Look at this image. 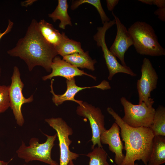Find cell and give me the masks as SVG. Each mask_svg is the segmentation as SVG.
I'll use <instances>...</instances> for the list:
<instances>
[{
	"instance_id": "cell-1",
	"label": "cell",
	"mask_w": 165,
	"mask_h": 165,
	"mask_svg": "<svg viewBox=\"0 0 165 165\" xmlns=\"http://www.w3.org/2000/svg\"><path fill=\"white\" fill-rule=\"evenodd\" d=\"M38 23L33 19L24 37L20 38L16 46L8 50L7 53L23 60L30 71L35 66H40L50 72L53 60L58 53L55 48L43 38Z\"/></svg>"
},
{
	"instance_id": "cell-2",
	"label": "cell",
	"mask_w": 165,
	"mask_h": 165,
	"mask_svg": "<svg viewBox=\"0 0 165 165\" xmlns=\"http://www.w3.org/2000/svg\"><path fill=\"white\" fill-rule=\"evenodd\" d=\"M119 126L126 151L121 165H134L136 160H141L147 165L152 149L154 135L149 127H133L128 125L111 107L107 108Z\"/></svg>"
},
{
	"instance_id": "cell-3",
	"label": "cell",
	"mask_w": 165,
	"mask_h": 165,
	"mask_svg": "<svg viewBox=\"0 0 165 165\" xmlns=\"http://www.w3.org/2000/svg\"><path fill=\"white\" fill-rule=\"evenodd\" d=\"M137 53L151 56L165 55V50L160 44L152 27L145 22L137 21L128 28Z\"/></svg>"
},
{
	"instance_id": "cell-4",
	"label": "cell",
	"mask_w": 165,
	"mask_h": 165,
	"mask_svg": "<svg viewBox=\"0 0 165 165\" xmlns=\"http://www.w3.org/2000/svg\"><path fill=\"white\" fill-rule=\"evenodd\" d=\"M44 134L47 139L43 143H39L38 139L35 138L30 139L28 146L22 141L16 151L18 157L26 163L37 160L50 165H59L52 159L51 156V150L57 137V134L51 136Z\"/></svg>"
},
{
	"instance_id": "cell-5",
	"label": "cell",
	"mask_w": 165,
	"mask_h": 165,
	"mask_svg": "<svg viewBox=\"0 0 165 165\" xmlns=\"http://www.w3.org/2000/svg\"><path fill=\"white\" fill-rule=\"evenodd\" d=\"M120 101L124 112L122 119L126 123L133 127H150L153 123L155 111L153 105L148 106L144 102L140 104L134 105L123 97Z\"/></svg>"
},
{
	"instance_id": "cell-6",
	"label": "cell",
	"mask_w": 165,
	"mask_h": 165,
	"mask_svg": "<svg viewBox=\"0 0 165 165\" xmlns=\"http://www.w3.org/2000/svg\"><path fill=\"white\" fill-rule=\"evenodd\" d=\"M115 24V19L105 23L102 27L97 28V32L94 36V39L96 42L97 46L101 47L103 52V56L109 71L108 78L109 80H112L116 74L119 73L126 74L132 76L137 75L130 67L120 64L107 47L105 40L106 32Z\"/></svg>"
},
{
	"instance_id": "cell-7",
	"label": "cell",
	"mask_w": 165,
	"mask_h": 165,
	"mask_svg": "<svg viewBox=\"0 0 165 165\" xmlns=\"http://www.w3.org/2000/svg\"><path fill=\"white\" fill-rule=\"evenodd\" d=\"M45 120L57 132L60 149L59 165H68L70 161L76 160L79 155L71 152L69 148L72 141L69 136L73 134L72 129L61 118L52 117Z\"/></svg>"
},
{
	"instance_id": "cell-8",
	"label": "cell",
	"mask_w": 165,
	"mask_h": 165,
	"mask_svg": "<svg viewBox=\"0 0 165 165\" xmlns=\"http://www.w3.org/2000/svg\"><path fill=\"white\" fill-rule=\"evenodd\" d=\"M141 76L137 83L138 95V104L143 102L148 105H153L154 101L151 93L157 88L158 77L150 61L144 58L141 68Z\"/></svg>"
},
{
	"instance_id": "cell-9",
	"label": "cell",
	"mask_w": 165,
	"mask_h": 165,
	"mask_svg": "<svg viewBox=\"0 0 165 165\" xmlns=\"http://www.w3.org/2000/svg\"><path fill=\"white\" fill-rule=\"evenodd\" d=\"M24 85L20 77L19 68L15 66L13 68L11 83L9 86V95L10 107L13 111L17 124L20 126H22L24 122L21 111L22 105L31 102L33 100V95L28 98L24 96L22 90Z\"/></svg>"
},
{
	"instance_id": "cell-10",
	"label": "cell",
	"mask_w": 165,
	"mask_h": 165,
	"mask_svg": "<svg viewBox=\"0 0 165 165\" xmlns=\"http://www.w3.org/2000/svg\"><path fill=\"white\" fill-rule=\"evenodd\" d=\"M76 112L78 115L87 118L89 121L92 133V149L97 145L98 147L103 148L100 137L106 129L105 126V116L101 109L86 102H83L82 105L77 106Z\"/></svg>"
},
{
	"instance_id": "cell-11",
	"label": "cell",
	"mask_w": 165,
	"mask_h": 165,
	"mask_svg": "<svg viewBox=\"0 0 165 165\" xmlns=\"http://www.w3.org/2000/svg\"><path fill=\"white\" fill-rule=\"evenodd\" d=\"M112 14L115 20L117 33L114 41L110 48V51L120 60L122 65L127 66L124 60L126 52L133 45V40L126 27L112 11Z\"/></svg>"
},
{
	"instance_id": "cell-12",
	"label": "cell",
	"mask_w": 165,
	"mask_h": 165,
	"mask_svg": "<svg viewBox=\"0 0 165 165\" xmlns=\"http://www.w3.org/2000/svg\"><path fill=\"white\" fill-rule=\"evenodd\" d=\"M67 89L65 92L62 94H57L54 92L53 87V81L51 80V84L50 86L51 89L50 92L53 96V102L57 106L62 104L66 101H73L78 103L79 105H82L83 101L78 100L75 98V97L77 93L79 91L87 88H97L105 90L110 89L111 87L108 82L105 80H103L99 84L94 86L89 87H80L77 86L76 84L74 78L66 81Z\"/></svg>"
},
{
	"instance_id": "cell-13",
	"label": "cell",
	"mask_w": 165,
	"mask_h": 165,
	"mask_svg": "<svg viewBox=\"0 0 165 165\" xmlns=\"http://www.w3.org/2000/svg\"><path fill=\"white\" fill-rule=\"evenodd\" d=\"M120 130L119 126L115 122L100 137L101 143L108 145L109 150L115 153L114 160L117 165H121L125 158L123 153L124 147L120 138Z\"/></svg>"
},
{
	"instance_id": "cell-14",
	"label": "cell",
	"mask_w": 165,
	"mask_h": 165,
	"mask_svg": "<svg viewBox=\"0 0 165 165\" xmlns=\"http://www.w3.org/2000/svg\"><path fill=\"white\" fill-rule=\"evenodd\" d=\"M51 68V73L42 77L43 80L51 79L53 77L57 76L62 77L67 80H69L74 78L76 76L83 75L88 76L94 80H96L95 76L88 74L83 71L80 70L78 68L62 59L58 56H56L53 59Z\"/></svg>"
},
{
	"instance_id": "cell-15",
	"label": "cell",
	"mask_w": 165,
	"mask_h": 165,
	"mask_svg": "<svg viewBox=\"0 0 165 165\" xmlns=\"http://www.w3.org/2000/svg\"><path fill=\"white\" fill-rule=\"evenodd\" d=\"M39 31L44 39L56 48L59 46L67 36L64 32L60 33L53 25L44 20L38 22Z\"/></svg>"
},
{
	"instance_id": "cell-16",
	"label": "cell",
	"mask_w": 165,
	"mask_h": 165,
	"mask_svg": "<svg viewBox=\"0 0 165 165\" xmlns=\"http://www.w3.org/2000/svg\"><path fill=\"white\" fill-rule=\"evenodd\" d=\"M165 162V136H155L152 152L147 165H160Z\"/></svg>"
},
{
	"instance_id": "cell-17",
	"label": "cell",
	"mask_w": 165,
	"mask_h": 165,
	"mask_svg": "<svg viewBox=\"0 0 165 165\" xmlns=\"http://www.w3.org/2000/svg\"><path fill=\"white\" fill-rule=\"evenodd\" d=\"M64 60L77 68H86L92 71L95 69L94 65L97 63L89 56L88 52L84 54L76 53L63 57Z\"/></svg>"
},
{
	"instance_id": "cell-18",
	"label": "cell",
	"mask_w": 165,
	"mask_h": 165,
	"mask_svg": "<svg viewBox=\"0 0 165 165\" xmlns=\"http://www.w3.org/2000/svg\"><path fill=\"white\" fill-rule=\"evenodd\" d=\"M68 5L66 0H58L57 6L54 10L48 16L54 22L60 20L59 27L64 29L66 25L72 26L71 18L69 15L68 9Z\"/></svg>"
},
{
	"instance_id": "cell-19",
	"label": "cell",
	"mask_w": 165,
	"mask_h": 165,
	"mask_svg": "<svg viewBox=\"0 0 165 165\" xmlns=\"http://www.w3.org/2000/svg\"><path fill=\"white\" fill-rule=\"evenodd\" d=\"M154 136H165V108L159 105L155 109L153 123L149 127Z\"/></svg>"
},
{
	"instance_id": "cell-20",
	"label": "cell",
	"mask_w": 165,
	"mask_h": 165,
	"mask_svg": "<svg viewBox=\"0 0 165 165\" xmlns=\"http://www.w3.org/2000/svg\"><path fill=\"white\" fill-rule=\"evenodd\" d=\"M56 50L58 54L62 57L76 53H85L80 42L70 39L67 36Z\"/></svg>"
},
{
	"instance_id": "cell-21",
	"label": "cell",
	"mask_w": 165,
	"mask_h": 165,
	"mask_svg": "<svg viewBox=\"0 0 165 165\" xmlns=\"http://www.w3.org/2000/svg\"><path fill=\"white\" fill-rule=\"evenodd\" d=\"M86 156L90 158L89 165H109L107 161V154L103 148L95 147L92 151ZM68 165H75L72 160Z\"/></svg>"
},
{
	"instance_id": "cell-22",
	"label": "cell",
	"mask_w": 165,
	"mask_h": 165,
	"mask_svg": "<svg viewBox=\"0 0 165 165\" xmlns=\"http://www.w3.org/2000/svg\"><path fill=\"white\" fill-rule=\"evenodd\" d=\"M87 3L94 6L97 9L99 13L103 24L110 21L105 12L100 0H78L72 2L71 9L74 10L82 4Z\"/></svg>"
},
{
	"instance_id": "cell-23",
	"label": "cell",
	"mask_w": 165,
	"mask_h": 165,
	"mask_svg": "<svg viewBox=\"0 0 165 165\" xmlns=\"http://www.w3.org/2000/svg\"><path fill=\"white\" fill-rule=\"evenodd\" d=\"M9 88V86L0 85V113L10 107Z\"/></svg>"
},
{
	"instance_id": "cell-24",
	"label": "cell",
	"mask_w": 165,
	"mask_h": 165,
	"mask_svg": "<svg viewBox=\"0 0 165 165\" xmlns=\"http://www.w3.org/2000/svg\"><path fill=\"white\" fill-rule=\"evenodd\" d=\"M138 1L147 4L156 5L159 8L165 7V0H139Z\"/></svg>"
},
{
	"instance_id": "cell-25",
	"label": "cell",
	"mask_w": 165,
	"mask_h": 165,
	"mask_svg": "<svg viewBox=\"0 0 165 165\" xmlns=\"http://www.w3.org/2000/svg\"><path fill=\"white\" fill-rule=\"evenodd\" d=\"M154 14L157 15L160 20L165 21V7L159 8L154 12Z\"/></svg>"
},
{
	"instance_id": "cell-26",
	"label": "cell",
	"mask_w": 165,
	"mask_h": 165,
	"mask_svg": "<svg viewBox=\"0 0 165 165\" xmlns=\"http://www.w3.org/2000/svg\"><path fill=\"white\" fill-rule=\"evenodd\" d=\"M13 23L9 20L8 24L6 30L3 32H2L0 30V41L2 38L5 35L9 33L11 31L13 25ZM1 75V68H0V75Z\"/></svg>"
},
{
	"instance_id": "cell-27",
	"label": "cell",
	"mask_w": 165,
	"mask_h": 165,
	"mask_svg": "<svg viewBox=\"0 0 165 165\" xmlns=\"http://www.w3.org/2000/svg\"><path fill=\"white\" fill-rule=\"evenodd\" d=\"M119 1V0H107L106 2L108 10L109 11H112L118 3Z\"/></svg>"
},
{
	"instance_id": "cell-28",
	"label": "cell",
	"mask_w": 165,
	"mask_h": 165,
	"mask_svg": "<svg viewBox=\"0 0 165 165\" xmlns=\"http://www.w3.org/2000/svg\"><path fill=\"white\" fill-rule=\"evenodd\" d=\"M8 163L9 162H5L0 160V165H8Z\"/></svg>"
},
{
	"instance_id": "cell-29",
	"label": "cell",
	"mask_w": 165,
	"mask_h": 165,
	"mask_svg": "<svg viewBox=\"0 0 165 165\" xmlns=\"http://www.w3.org/2000/svg\"><path fill=\"white\" fill-rule=\"evenodd\" d=\"M134 165H139L137 163H135Z\"/></svg>"
},
{
	"instance_id": "cell-30",
	"label": "cell",
	"mask_w": 165,
	"mask_h": 165,
	"mask_svg": "<svg viewBox=\"0 0 165 165\" xmlns=\"http://www.w3.org/2000/svg\"><path fill=\"white\" fill-rule=\"evenodd\" d=\"M28 165L26 164H24V165Z\"/></svg>"
}]
</instances>
